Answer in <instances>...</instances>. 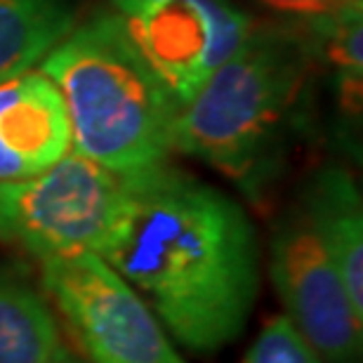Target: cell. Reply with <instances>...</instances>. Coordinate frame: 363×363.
Segmentation results:
<instances>
[{"mask_svg":"<svg viewBox=\"0 0 363 363\" xmlns=\"http://www.w3.org/2000/svg\"><path fill=\"white\" fill-rule=\"evenodd\" d=\"M99 257L137 290L172 342L194 354L234 342L259 295V243L248 213L165 163L125 175Z\"/></svg>","mask_w":363,"mask_h":363,"instance_id":"6da1fadb","label":"cell"},{"mask_svg":"<svg viewBox=\"0 0 363 363\" xmlns=\"http://www.w3.org/2000/svg\"><path fill=\"white\" fill-rule=\"evenodd\" d=\"M314 62L307 33L252 28L248 40L179 108L172 151L257 194L279 165Z\"/></svg>","mask_w":363,"mask_h":363,"instance_id":"7a4b0ae2","label":"cell"},{"mask_svg":"<svg viewBox=\"0 0 363 363\" xmlns=\"http://www.w3.org/2000/svg\"><path fill=\"white\" fill-rule=\"evenodd\" d=\"M38 69L62 92L74 151L121 175L165 163L177 104L113 10L76 24Z\"/></svg>","mask_w":363,"mask_h":363,"instance_id":"3957f363","label":"cell"},{"mask_svg":"<svg viewBox=\"0 0 363 363\" xmlns=\"http://www.w3.org/2000/svg\"><path fill=\"white\" fill-rule=\"evenodd\" d=\"M125 175L69 149L52 168L0 184V238L40 262L101 252L118 220Z\"/></svg>","mask_w":363,"mask_h":363,"instance_id":"277c9868","label":"cell"},{"mask_svg":"<svg viewBox=\"0 0 363 363\" xmlns=\"http://www.w3.org/2000/svg\"><path fill=\"white\" fill-rule=\"evenodd\" d=\"M40 281L90 363H186L149 304L97 252L43 259Z\"/></svg>","mask_w":363,"mask_h":363,"instance_id":"5b68a950","label":"cell"},{"mask_svg":"<svg viewBox=\"0 0 363 363\" xmlns=\"http://www.w3.org/2000/svg\"><path fill=\"white\" fill-rule=\"evenodd\" d=\"M111 10L177 111L255 28L231 0H111Z\"/></svg>","mask_w":363,"mask_h":363,"instance_id":"8992f818","label":"cell"},{"mask_svg":"<svg viewBox=\"0 0 363 363\" xmlns=\"http://www.w3.org/2000/svg\"><path fill=\"white\" fill-rule=\"evenodd\" d=\"M269 272L290 323L325 363H361L363 316L300 208L276 224Z\"/></svg>","mask_w":363,"mask_h":363,"instance_id":"52a82bcc","label":"cell"},{"mask_svg":"<svg viewBox=\"0 0 363 363\" xmlns=\"http://www.w3.org/2000/svg\"><path fill=\"white\" fill-rule=\"evenodd\" d=\"M69 149L67 104L40 69L0 83V184L40 175Z\"/></svg>","mask_w":363,"mask_h":363,"instance_id":"ba28073f","label":"cell"},{"mask_svg":"<svg viewBox=\"0 0 363 363\" xmlns=\"http://www.w3.org/2000/svg\"><path fill=\"white\" fill-rule=\"evenodd\" d=\"M300 213L337 267L357 314L363 316V201L357 179L340 165L316 170Z\"/></svg>","mask_w":363,"mask_h":363,"instance_id":"9c48e42d","label":"cell"},{"mask_svg":"<svg viewBox=\"0 0 363 363\" xmlns=\"http://www.w3.org/2000/svg\"><path fill=\"white\" fill-rule=\"evenodd\" d=\"M74 26L71 0H0V83L31 71Z\"/></svg>","mask_w":363,"mask_h":363,"instance_id":"30bf717a","label":"cell"},{"mask_svg":"<svg viewBox=\"0 0 363 363\" xmlns=\"http://www.w3.org/2000/svg\"><path fill=\"white\" fill-rule=\"evenodd\" d=\"M62 345L45 297L21 276L0 269V363H43Z\"/></svg>","mask_w":363,"mask_h":363,"instance_id":"8fae6325","label":"cell"},{"mask_svg":"<svg viewBox=\"0 0 363 363\" xmlns=\"http://www.w3.org/2000/svg\"><path fill=\"white\" fill-rule=\"evenodd\" d=\"M314 57H323L337 76L340 108L354 118L363 101V0L311 19L307 31Z\"/></svg>","mask_w":363,"mask_h":363,"instance_id":"7c38bea8","label":"cell"},{"mask_svg":"<svg viewBox=\"0 0 363 363\" xmlns=\"http://www.w3.org/2000/svg\"><path fill=\"white\" fill-rule=\"evenodd\" d=\"M241 363H325L286 314L269 316Z\"/></svg>","mask_w":363,"mask_h":363,"instance_id":"4fadbf2b","label":"cell"},{"mask_svg":"<svg viewBox=\"0 0 363 363\" xmlns=\"http://www.w3.org/2000/svg\"><path fill=\"white\" fill-rule=\"evenodd\" d=\"M259 3H264L267 7H272V10L281 14L311 21L342 10V7H350L354 3H361V0H259Z\"/></svg>","mask_w":363,"mask_h":363,"instance_id":"5bb4252c","label":"cell"},{"mask_svg":"<svg viewBox=\"0 0 363 363\" xmlns=\"http://www.w3.org/2000/svg\"><path fill=\"white\" fill-rule=\"evenodd\" d=\"M43 363H85V361H81V359L76 357V354H71L67 347L62 345L60 350L52 354V357H48Z\"/></svg>","mask_w":363,"mask_h":363,"instance_id":"9a60e30c","label":"cell"}]
</instances>
